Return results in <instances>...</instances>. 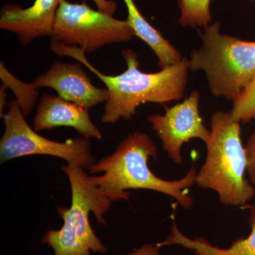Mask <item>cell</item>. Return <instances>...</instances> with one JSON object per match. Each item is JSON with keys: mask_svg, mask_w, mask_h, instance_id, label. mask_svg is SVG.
<instances>
[{"mask_svg": "<svg viewBox=\"0 0 255 255\" xmlns=\"http://www.w3.org/2000/svg\"><path fill=\"white\" fill-rule=\"evenodd\" d=\"M51 48L59 57H72L80 62L105 83L110 97L101 119L102 123L114 124L121 119L130 120L142 104L150 102L164 106L182 100L185 93L189 70L187 58L157 73H147L139 69L137 55L133 50H124L122 53L127 70L119 75H107L89 63L80 48L55 41H51Z\"/></svg>", "mask_w": 255, "mask_h": 255, "instance_id": "1", "label": "cell"}, {"mask_svg": "<svg viewBox=\"0 0 255 255\" xmlns=\"http://www.w3.org/2000/svg\"><path fill=\"white\" fill-rule=\"evenodd\" d=\"M157 149L145 132L135 131L119 144L113 153L92 164L90 173L101 193L112 201H128L129 189H147L176 199L179 205L190 209L194 199L188 194L196 184L197 171L194 165L181 179L169 181L159 178L148 166L150 157L157 159Z\"/></svg>", "mask_w": 255, "mask_h": 255, "instance_id": "2", "label": "cell"}, {"mask_svg": "<svg viewBox=\"0 0 255 255\" xmlns=\"http://www.w3.org/2000/svg\"><path fill=\"white\" fill-rule=\"evenodd\" d=\"M210 130L205 162L196 184L216 191L223 205L246 206L255 197V189L246 178L248 158L241 123L233 120L231 112L219 111L211 116Z\"/></svg>", "mask_w": 255, "mask_h": 255, "instance_id": "3", "label": "cell"}, {"mask_svg": "<svg viewBox=\"0 0 255 255\" xmlns=\"http://www.w3.org/2000/svg\"><path fill=\"white\" fill-rule=\"evenodd\" d=\"M69 179L72 201L70 208L58 207L63 220L60 230H50L42 238V243L53 249V255H92L105 253L107 248L95 234L90 221L95 215L100 224L107 225L105 215L112 201L102 194L85 169L74 164L62 166Z\"/></svg>", "mask_w": 255, "mask_h": 255, "instance_id": "4", "label": "cell"}, {"mask_svg": "<svg viewBox=\"0 0 255 255\" xmlns=\"http://www.w3.org/2000/svg\"><path fill=\"white\" fill-rule=\"evenodd\" d=\"M215 22L199 32L202 45L191 52L189 70L206 73L215 97L236 100L255 76V41L223 35Z\"/></svg>", "mask_w": 255, "mask_h": 255, "instance_id": "5", "label": "cell"}, {"mask_svg": "<svg viewBox=\"0 0 255 255\" xmlns=\"http://www.w3.org/2000/svg\"><path fill=\"white\" fill-rule=\"evenodd\" d=\"M135 36L127 20H119L85 2L63 0L55 18L51 41L77 47L90 53L114 43L130 41Z\"/></svg>", "mask_w": 255, "mask_h": 255, "instance_id": "6", "label": "cell"}, {"mask_svg": "<svg viewBox=\"0 0 255 255\" xmlns=\"http://www.w3.org/2000/svg\"><path fill=\"white\" fill-rule=\"evenodd\" d=\"M7 107L3 117L4 131L0 140L1 164L23 156L34 155L59 157L68 164L84 169H90L95 163L90 139L74 137L63 142L50 140L28 125L17 101H10Z\"/></svg>", "mask_w": 255, "mask_h": 255, "instance_id": "7", "label": "cell"}, {"mask_svg": "<svg viewBox=\"0 0 255 255\" xmlns=\"http://www.w3.org/2000/svg\"><path fill=\"white\" fill-rule=\"evenodd\" d=\"M200 94L193 91L181 103L172 107L164 106L163 115L149 116L148 121L156 135L160 139L164 150L174 163L182 164V147L191 139L198 138L205 143L211 137L199 113Z\"/></svg>", "mask_w": 255, "mask_h": 255, "instance_id": "8", "label": "cell"}, {"mask_svg": "<svg viewBox=\"0 0 255 255\" xmlns=\"http://www.w3.org/2000/svg\"><path fill=\"white\" fill-rule=\"evenodd\" d=\"M36 89H53L63 100L90 109L106 103L110 93L107 88H98L92 84L81 64L55 62L43 75L32 82Z\"/></svg>", "mask_w": 255, "mask_h": 255, "instance_id": "9", "label": "cell"}, {"mask_svg": "<svg viewBox=\"0 0 255 255\" xmlns=\"http://www.w3.org/2000/svg\"><path fill=\"white\" fill-rule=\"evenodd\" d=\"M63 0H34L31 6L23 8L6 4L0 11V28L17 36L23 46L41 38H51L55 18Z\"/></svg>", "mask_w": 255, "mask_h": 255, "instance_id": "10", "label": "cell"}, {"mask_svg": "<svg viewBox=\"0 0 255 255\" xmlns=\"http://www.w3.org/2000/svg\"><path fill=\"white\" fill-rule=\"evenodd\" d=\"M89 110L58 95L44 94L37 105L33 129L38 132L57 127L73 128L85 138L102 140V132L92 122Z\"/></svg>", "mask_w": 255, "mask_h": 255, "instance_id": "11", "label": "cell"}, {"mask_svg": "<svg viewBox=\"0 0 255 255\" xmlns=\"http://www.w3.org/2000/svg\"><path fill=\"white\" fill-rule=\"evenodd\" d=\"M248 221L251 226V234L246 238H240L235 241L231 248L227 249L213 246L203 238L190 239L178 229L174 220L168 237L157 245L159 248L177 245L190 250L194 255H255V204L250 207Z\"/></svg>", "mask_w": 255, "mask_h": 255, "instance_id": "12", "label": "cell"}, {"mask_svg": "<svg viewBox=\"0 0 255 255\" xmlns=\"http://www.w3.org/2000/svg\"><path fill=\"white\" fill-rule=\"evenodd\" d=\"M127 6V21L130 25L135 36L138 37L150 46L158 58L161 69L179 63L182 60L180 53L160 32L152 26L138 9L134 0H123Z\"/></svg>", "mask_w": 255, "mask_h": 255, "instance_id": "13", "label": "cell"}, {"mask_svg": "<svg viewBox=\"0 0 255 255\" xmlns=\"http://www.w3.org/2000/svg\"><path fill=\"white\" fill-rule=\"evenodd\" d=\"M0 78L6 88L12 90L16 96V100L19 104L25 117L29 115L34 108L38 98V89L35 88L32 83L26 84L18 80L9 70L4 64L0 63Z\"/></svg>", "mask_w": 255, "mask_h": 255, "instance_id": "14", "label": "cell"}, {"mask_svg": "<svg viewBox=\"0 0 255 255\" xmlns=\"http://www.w3.org/2000/svg\"><path fill=\"white\" fill-rule=\"evenodd\" d=\"M211 0H178L179 23L184 27L204 28L211 24Z\"/></svg>", "mask_w": 255, "mask_h": 255, "instance_id": "15", "label": "cell"}, {"mask_svg": "<svg viewBox=\"0 0 255 255\" xmlns=\"http://www.w3.org/2000/svg\"><path fill=\"white\" fill-rule=\"evenodd\" d=\"M233 120L243 123H249L255 117V76L237 98L233 101L231 112Z\"/></svg>", "mask_w": 255, "mask_h": 255, "instance_id": "16", "label": "cell"}, {"mask_svg": "<svg viewBox=\"0 0 255 255\" xmlns=\"http://www.w3.org/2000/svg\"><path fill=\"white\" fill-rule=\"evenodd\" d=\"M255 121V117L254 118ZM246 147L248 158V172L250 181L255 185V130L247 140Z\"/></svg>", "mask_w": 255, "mask_h": 255, "instance_id": "17", "label": "cell"}, {"mask_svg": "<svg viewBox=\"0 0 255 255\" xmlns=\"http://www.w3.org/2000/svg\"><path fill=\"white\" fill-rule=\"evenodd\" d=\"M97 9L114 16L117 10V3L114 0H92Z\"/></svg>", "mask_w": 255, "mask_h": 255, "instance_id": "18", "label": "cell"}, {"mask_svg": "<svg viewBox=\"0 0 255 255\" xmlns=\"http://www.w3.org/2000/svg\"><path fill=\"white\" fill-rule=\"evenodd\" d=\"M159 248L157 244L143 245L129 255H162L159 253Z\"/></svg>", "mask_w": 255, "mask_h": 255, "instance_id": "19", "label": "cell"}, {"mask_svg": "<svg viewBox=\"0 0 255 255\" xmlns=\"http://www.w3.org/2000/svg\"><path fill=\"white\" fill-rule=\"evenodd\" d=\"M6 87L4 85H1L0 88V116L1 118H3L4 116V108L6 105H7V94H6Z\"/></svg>", "mask_w": 255, "mask_h": 255, "instance_id": "20", "label": "cell"}, {"mask_svg": "<svg viewBox=\"0 0 255 255\" xmlns=\"http://www.w3.org/2000/svg\"><path fill=\"white\" fill-rule=\"evenodd\" d=\"M250 1H254L255 0H249Z\"/></svg>", "mask_w": 255, "mask_h": 255, "instance_id": "21", "label": "cell"}]
</instances>
